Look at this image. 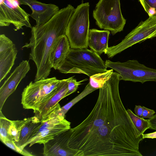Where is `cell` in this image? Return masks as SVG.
Here are the masks:
<instances>
[{
  "label": "cell",
  "instance_id": "30",
  "mask_svg": "<svg viewBox=\"0 0 156 156\" xmlns=\"http://www.w3.org/2000/svg\"><path fill=\"white\" fill-rule=\"evenodd\" d=\"M143 139L145 138L155 139L156 138V131L154 132L143 134L142 135Z\"/></svg>",
  "mask_w": 156,
  "mask_h": 156
},
{
  "label": "cell",
  "instance_id": "8",
  "mask_svg": "<svg viewBox=\"0 0 156 156\" xmlns=\"http://www.w3.org/2000/svg\"><path fill=\"white\" fill-rule=\"evenodd\" d=\"M105 64L107 68L115 70L119 74L120 80L142 83L156 82V69L147 67L136 60H129L124 62L107 60Z\"/></svg>",
  "mask_w": 156,
  "mask_h": 156
},
{
  "label": "cell",
  "instance_id": "27",
  "mask_svg": "<svg viewBox=\"0 0 156 156\" xmlns=\"http://www.w3.org/2000/svg\"><path fill=\"white\" fill-rule=\"evenodd\" d=\"M142 107L143 108V111L141 116L142 118H151L154 116L156 112L153 110L148 108L144 106Z\"/></svg>",
  "mask_w": 156,
  "mask_h": 156
},
{
  "label": "cell",
  "instance_id": "17",
  "mask_svg": "<svg viewBox=\"0 0 156 156\" xmlns=\"http://www.w3.org/2000/svg\"><path fill=\"white\" fill-rule=\"evenodd\" d=\"M68 78L63 79L59 89L43 106L39 109L35 113V115L40 119L44 118L55 108L61 99L66 97L68 90Z\"/></svg>",
  "mask_w": 156,
  "mask_h": 156
},
{
  "label": "cell",
  "instance_id": "1",
  "mask_svg": "<svg viewBox=\"0 0 156 156\" xmlns=\"http://www.w3.org/2000/svg\"><path fill=\"white\" fill-rule=\"evenodd\" d=\"M119 74L113 72L99 89L96 103L88 116L70 129L68 146L84 156H142V135L125 108L119 91Z\"/></svg>",
  "mask_w": 156,
  "mask_h": 156
},
{
  "label": "cell",
  "instance_id": "9",
  "mask_svg": "<svg viewBox=\"0 0 156 156\" xmlns=\"http://www.w3.org/2000/svg\"><path fill=\"white\" fill-rule=\"evenodd\" d=\"M156 37V16L149 17L144 21H141L118 44L108 47L105 52L109 58L147 39Z\"/></svg>",
  "mask_w": 156,
  "mask_h": 156
},
{
  "label": "cell",
  "instance_id": "18",
  "mask_svg": "<svg viewBox=\"0 0 156 156\" xmlns=\"http://www.w3.org/2000/svg\"><path fill=\"white\" fill-rule=\"evenodd\" d=\"M41 123L40 119L35 115L30 117L22 129L18 141L15 143L20 149L23 150L24 146L31 136L35 129Z\"/></svg>",
  "mask_w": 156,
  "mask_h": 156
},
{
  "label": "cell",
  "instance_id": "25",
  "mask_svg": "<svg viewBox=\"0 0 156 156\" xmlns=\"http://www.w3.org/2000/svg\"><path fill=\"white\" fill-rule=\"evenodd\" d=\"M72 76L68 78V90L65 97L74 93L77 90L78 86L81 84V83L87 80V79H84L81 81H77L76 79Z\"/></svg>",
  "mask_w": 156,
  "mask_h": 156
},
{
  "label": "cell",
  "instance_id": "19",
  "mask_svg": "<svg viewBox=\"0 0 156 156\" xmlns=\"http://www.w3.org/2000/svg\"><path fill=\"white\" fill-rule=\"evenodd\" d=\"M96 90L91 87L88 83L81 93L59 109L58 111V114L65 117L66 113L73 106L83 98Z\"/></svg>",
  "mask_w": 156,
  "mask_h": 156
},
{
  "label": "cell",
  "instance_id": "11",
  "mask_svg": "<svg viewBox=\"0 0 156 156\" xmlns=\"http://www.w3.org/2000/svg\"><path fill=\"white\" fill-rule=\"evenodd\" d=\"M70 129L60 133L44 144L43 155L44 156H84L82 151L69 147Z\"/></svg>",
  "mask_w": 156,
  "mask_h": 156
},
{
  "label": "cell",
  "instance_id": "15",
  "mask_svg": "<svg viewBox=\"0 0 156 156\" xmlns=\"http://www.w3.org/2000/svg\"><path fill=\"white\" fill-rule=\"evenodd\" d=\"M70 48L66 35L61 36L57 39L50 54V61L52 68L57 70L62 65Z\"/></svg>",
  "mask_w": 156,
  "mask_h": 156
},
{
  "label": "cell",
  "instance_id": "10",
  "mask_svg": "<svg viewBox=\"0 0 156 156\" xmlns=\"http://www.w3.org/2000/svg\"><path fill=\"white\" fill-rule=\"evenodd\" d=\"M18 0H0V26L15 27V30L24 26L31 28L29 14L20 6Z\"/></svg>",
  "mask_w": 156,
  "mask_h": 156
},
{
  "label": "cell",
  "instance_id": "21",
  "mask_svg": "<svg viewBox=\"0 0 156 156\" xmlns=\"http://www.w3.org/2000/svg\"><path fill=\"white\" fill-rule=\"evenodd\" d=\"M126 111L135 126L142 135L146 130L150 128V125L148 119H145L137 116L129 109L126 110Z\"/></svg>",
  "mask_w": 156,
  "mask_h": 156
},
{
  "label": "cell",
  "instance_id": "4",
  "mask_svg": "<svg viewBox=\"0 0 156 156\" xmlns=\"http://www.w3.org/2000/svg\"><path fill=\"white\" fill-rule=\"evenodd\" d=\"M63 81L54 77L31 82L22 94L23 108L32 109L35 113L56 93Z\"/></svg>",
  "mask_w": 156,
  "mask_h": 156
},
{
  "label": "cell",
  "instance_id": "13",
  "mask_svg": "<svg viewBox=\"0 0 156 156\" xmlns=\"http://www.w3.org/2000/svg\"><path fill=\"white\" fill-rule=\"evenodd\" d=\"M18 52L15 44L4 34L0 35V82L10 72Z\"/></svg>",
  "mask_w": 156,
  "mask_h": 156
},
{
  "label": "cell",
  "instance_id": "22",
  "mask_svg": "<svg viewBox=\"0 0 156 156\" xmlns=\"http://www.w3.org/2000/svg\"><path fill=\"white\" fill-rule=\"evenodd\" d=\"M30 118V117H29L22 120L12 121L9 129V134L15 144L18 141L20 132L23 126Z\"/></svg>",
  "mask_w": 156,
  "mask_h": 156
},
{
  "label": "cell",
  "instance_id": "20",
  "mask_svg": "<svg viewBox=\"0 0 156 156\" xmlns=\"http://www.w3.org/2000/svg\"><path fill=\"white\" fill-rule=\"evenodd\" d=\"M113 70L112 69L105 72L96 74L90 76L89 83L93 88L96 90L99 89L110 78L113 72Z\"/></svg>",
  "mask_w": 156,
  "mask_h": 156
},
{
  "label": "cell",
  "instance_id": "6",
  "mask_svg": "<svg viewBox=\"0 0 156 156\" xmlns=\"http://www.w3.org/2000/svg\"><path fill=\"white\" fill-rule=\"evenodd\" d=\"M58 103L46 116L40 119L41 123L35 129L31 136L24 146L35 144H44L56 136L71 128L70 122L58 114L61 108Z\"/></svg>",
  "mask_w": 156,
  "mask_h": 156
},
{
  "label": "cell",
  "instance_id": "14",
  "mask_svg": "<svg viewBox=\"0 0 156 156\" xmlns=\"http://www.w3.org/2000/svg\"><path fill=\"white\" fill-rule=\"evenodd\" d=\"M18 0L20 5H27L30 8L32 12L30 16L35 20L37 26L48 22L60 10L56 5L45 4L36 0Z\"/></svg>",
  "mask_w": 156,
  "mask_h": 156
},
{
  "label": "cell",
  "instance_id": "24",
  "mask_svg": "<svg viewBox=\"0 0 156 156\" xmlns=\"http://www.w3.org/2000/svg\"><path fill=\"white\" fill-rule=\"evenodd\" d=\"M149 17L156 16V0H139Z\"/></svg>",
  "mask_w": 156,
  "mask_h": 156
},
{
  "label": "cell",
  "instance_id": "28",
  "mask_svg": "<svg viewBox=\"0 0 156 156\" xmlns=\"http://www.w3.org/2000/svg\"><path fill=\"white\" fill-rule=\"evenodd\" d=\"M150 125V129L156 130V114L151 118L148 119Z\"/></svg>",
  "mask_w": 156,
  "mask_h": 156
},
{
  "label": "cell",
  "instance_id": "12",
  "mask_svg": "<svg viewBox=\"0 0 156 156\" xmlns=\"http://www.w3.org/2000/svg\"><path fill=\"white\" fill-rule=\"evenodd\" d=\"M30 69L29 61L23 60L4 81L0 88V111H2L7 99L15 91Z\"/></svg>",
  "mask_w": 156,
  "mask_h": 156
},
{
  "label": "cell",
  "instance_id": "2",
  "mask_svg": "<svg viewBox=\"0 0 156 156\" xmlns=\"http://www.w3.org/2000/svg\"><path fill=\"white\" fill-rule=\"evenodd\" d=\"M75 9L71 4L60 9L49 21L32 27L29 42L22 48H30L29 59L35 63L37 72L34 81L47 78L52 68L50 61L52 49L57 39L66 35L69 19Z\"/></svg>",
  "mask_w": 156,
  "mask_h": 156
},
{
  "label": "cell",
  "instance_id": "7",
  "mask_svg": "<svg viewBox=\"0 0 156 156\" xmlns=\"http://www.w3.org/2000/svg\"><path fill=\"white\" fill-rule=\"evenodd\" d=\"M96 25L112 35L123 30L126 20L121 9L120 0H99L93 11Z\"/></svg>",
  "mask_w": 156,
  "mask_h": 156
},
{
  "label": "cell",
  "instance_id": "3",
  "mask_svg": "<svg viewBox=\"0 0 156 156\" xmlns=\"http://www.w3.org/2000/svg\"><path fill=\"white\" fill-rule=\"evenodd\" d=\"M62 73H80L90 77L107 71L100 55L87 48H71L62 65L58 69Z\"/></svg>",
  "mask_w": 156,
  "mask_h": 156
},
{
  "label": "cell",
  "instance_id": "16",
  "mask_svg": "<svg viewBox=\"0 0 156 156\" xmlns=\"http://www.w3.org/2000/svg\"><path fill=\"white\" fill-rule=\"evenodd\" d=\"M110 32L108 30L90 29L88 45L92 50L100 55L108 48V40Z\"/></svg>",
  "mask_w": 156,
  "mask_h": 156
},
{
  "label": "cell",
  "instance_id": "26",
  "mask_svg": "<svg viewBox=\"0 0 156 156\" xmlns=\"http://www.w3.org/2000/svg\"><path fill=\"white\" fill-rule=\"evenodd\" d=\"M1 140L8 147L22 155L26 156H34L25 149L22 150L20 149L12 141L7 139H4Z\"/></svg>",
  "mask_w": 156,
  "mask_h": 156
},
{
  "label": "cell",
  "instance_id": "5",
  "mask_svg": "<svg viewBox=\"0 0 156 156\" xmlns=\"http://www.w3.org/2000/svg\"><path fill=\"white\" fill-rule=\"evenodd\" d=\"M89 2L82 3L75 9L68 23L66 35L71 48H87L89 31Z\"/></svg>",
  "mask_w": 156,
  "mask_h": 156
},
{
  "label": "cell",
  "instance_id": "23",
  "mask_svg": "<svg viewBox=\"0 0 156 156\" xmlns=\"http://www.w3.org/2000/svg\"><path fill=\"white\" fill-rule=\"evenodd\" d=\"M0 140L7 139L13 141L9 134V129L12 121L6 118L2 111H0Z\"/></svg>",
  "mask_w": 156,
  "mask_h": 156
},
{
  "label": "cell",
  "instance_id": "29",
  "mask_svg": "<svg viewBox=\"0 0 156 156\" xmlns=\"http://www.w3.org/2000/svg\"><path fill=\"white\" fill-rule=\"evenodd\" d=\"M134 111L135 114L137 116L141 117L143 111V108L142 106L140 105H135Z\"/></svg>",
  "mask_w": 156,
  "mask_h": 156
}]
</instances>
